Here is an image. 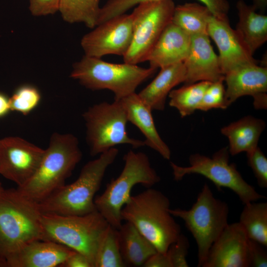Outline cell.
Wrapping results in <instances>:
<instances>
[{
  "label": "cell",
  "mask_w": 267,
  "mask_h": 267,
  "mask_svg": "<svg viewBox=\"0 0 267 267\" xmlns=\"http://www.w3.org/2000/svg\"><path fill=\"white\" fill-rule=\"evenodd\" d=\"M11 111L9 97L0 92V118L6 116Z\"/></svg>",
  "instance_id": "obj_39"
},
{
  "label": "cell",
  "mask_w": 267,
  "mask_h": 267,
  "mask_svg": "<svg viewBox=\"0 0 267 267\" xmlns=\"http://www.w3.org/2000/svg\"><path fill=\"white\" fill-rule=\"evenodd\" d=\"M1 145L0 175L21 187L36 172L44 149L15 136L2 138Z\"/></svg>",
  "instance_id": "obj_13"
},
{
  "label": "cell",
  "mask_w": 267,
  "mask_h": 267,
  "mask_svg": "<svg viewBox=\"0 0 267 267\" xmlns=\"http://www.w3.org/2000/svg\"><path fill=\"white\" fill-rule=\"evenodd\" d=\"M100 0H60L58 11L69 23H82L89 28L97 25Z\"/></svg>",
  "instance_id": "obj_27"
},
{
  "label": "cell",
  "mask_w": 267,
  "mask_h": 267,
  "mask_svg": "<svg viewBox=\"0 0 267 267\" xmlns=\"http://www.w3.org/2000/svg\"><path fill=\"white\" fill-rule=\"evenodd\" d=\"M82 116L86 128V141L92 156L120 144L130 145L134 148L145 146L144 140L129 136L127 113L119 100L94 104Z\"/></svg>",
  "instance_id": "obj_9"
},
{
  "label": "cell",
  "mask_w": 267,
  "mask_h": 267,
  "mask_svg": "<svg viewBox=\"0 0 267 267\" xmlns=\"http://www.w3.org/2000/svg\"><path fill=\"white\" fill-rule=\"evenodd\" d=\"M224 79L211 83L206 90L197 110L207 111L213 109H226L229 105L225 98Z\"/></svg>",
  "instance_id": "obj_31"
},
{
  "label": "cell",
  "mask_w": 267,
  "mask_h": 267,
  "mask_svg": "<svg viewBox=\"0 0 267 267\" xmlns=\"http://www.w3.org/2000/svg\"><path fill=\"white\" fill-rule=\"evenodd\" d=\"M229 155L226 146L211 157L199 153L190 155L188 166H180L171 162L174 179L179 181L186 175H200L211 180L219 190L222 188L232 190L244 205L266 198L244 180L234 163H229Z\"/></svg>",
  "instance_id": "obj_10"
},
{
  "label": "cell",
  "mask_w": 267,
  "mask_h": 267,
  "mask_svg": "<svg viewBox=\"0 0 267 267\" xmlns=\"http://www.w3.org/2000/svg\"><path fill=\"white\" fill-rule=\"evenodd\" d=\"M225 98L229 106L245 95L254 98L267 92V67L258 63L237 68L224 75Z\"/></svg>",
  "instance_id": "obj_19"
},
{
  "label": "cell",
  "mask_w": 267,
  "mask_h": 267,
  "mask_svg": "<svg viewBox=\"0 0 267 267\" xmlns=\"http://www.w3.org/2000/svg\"><path fill=\"white\" fill-rule=\"evenodd\" d=\"M156 70L126 62L109 63L85 55L73 65L70 77L88 89L109 90L114 93V100H119L135 92L137 88Z\"/></svg>",
  "instance_id": "obj_6"
},
{
  "label": "cell",
  "mask_w": 267,
  "mask_h": 267,
  "mask_svg": "<svg viewBox=\"0 0 267 267\" xmlns=\"http://www.w3.org/2000/svg\"><path fill=\"white\" fill-rule=\"evenodd\" d=\"M74 252L58 243L38 239L25 245L9 257L5 267H60Z\"/></svg>",
  "instance_id": "obj_17"
},
{
  "label": "cell",
  "mask_w": 267,
  "mask_h": 267,
  "mask_svg": "<svg viewBox=\"0 0 267 267\" xmlns=\"http://www.w3.org/2000/svg\"><path fill=\"white\" fill-rule=\"evenodd\" d=\"M82 158L79 140L75 135L54 133L36 172L17 189L39 203L65 184Z\"/></svg>",
  "instance_id": "obj_2"
},
{
  "label": "cell",
  "mask_w": 267,
  "mask_h": 267,
  "mask_svg": "<svg viewBox=\"0 0 267 267\" xmlns=\"http://www.w3.org/2000/svg\"><path fill=\"white\" fill-rule=\"evenodd\" d=\"M191 36L172 22L166 27L147 61L150 67L157 69L183 62L190 46Z\"/></svg>",
  "instance_id": "obj_18"
},
{
  "label": "cell",
  "mask_w": 267,
  "mask_h": 267,
  "mask_svg": "<svg viewBox=\"0 0 267 267\" xmlns=\"http://www.w3.org/2000/svg\"><path fill=\"white\" fill-rule=\"evenodd\" d=\"M169 211L174 217L183 220L185 226L195 240L197 266L202 267L212 244L228 224V204L216 198L205 183L191 208H170Z\"/></svg>",
  "instance_id": "obj_8"
},
{
  "label": "cell",
  "mask_w": 267,
  "mask_h": 267,
  "mask_svg": "<svg viewBox=\"0 0 267 267\" xmlns=\"http://www.w3.org/2000/svg\"><path fill=\"white\" fill-rule=\"evenodd\" d=\"M39 205L17 188L0 194V267L28 243L42 239Z\"/></svg>",
  "instance_id": "obj_3"
},
{
  "label": "cell",
  "mask_w": 267,
  "mask_h": 267,
  "mask_svg": "<svg viewBox=\"0 0 267 267\" xmlns=\"http://www.w3.org/2000/svg\"><path fill=\"white\" fill-rule=\"evenodd\" d=\"M170 201L161 191L147 189L134 196L122 208V221L133 224L155 247L165 253L181 233L179 224L170 213Z\"/></svg>",
  "instance_id": "obj_1"
},
{
  "label": "cell",
  "mask_w": 267,
  "mask_h": 267,
  "mask_svg": "<svg viewBox=\"0 0 267 267\" xmlns=\"http://www.w3.org/2000/svg\"><path fill=\"white\" fill-rule=\"evenodd\" d=\"M1 139H0V155H1Z\"/></svg>",
  "instance_id": "obj_43"
},
{
  "label": "cell",
  "mask_w": 267,
  "mask_h": 267,
  "mask_svg": "<svg viewBox=\"0 0 267 267\" xmlns=\"http://www.w3.org/2000/svg\"><path fill=\"white\" fill-rule=\"evenodd\" d=\"M188 55L183 63L185 70L184 84L201 81L213 83L224 79L218 55L207 35L191 37Z\"/></svg>",
  "instance_id": "obj_16"
},
{
  "label": "cell",
  "mask_w": 267,
  "mask_h": 267,
  "mask_svg": "<svg viewBox=\"0 0 267 267\" xmlns=\"http://www.w3.org/2000/svg\"><path fill=\"white\" fill-rule=\"evenodd\" d=\"M60 267H92V265L84 255L75 251L64 262Z\"/></svg>",
  "instance_id": "obj_37"
},
{
  "label": "cell",
  "mask_w": 267,
  "mask_h": 267,
  "mask_svg": "<svg viewBox=\"0 0 267 267\" xmlns=\"http://www.w3.org/2000/svg\"><path fill=\"white\" fill-rule=\"evenodd\" d=\"M265 127L263 120L249 115L223 127L221 132L228 140L229 154L234 156L242 152L248 153L258 147Z\"/></svg>",
  "instance_id": "obj_22"
},
{
  "label": "cell",
  "mask_w": 267,
  "mask_h": 267,
  "mask_svg": "<svg viewBox=\"0 0 267 267\" xmlns=\"http://www.w3.org/2000/svg\"><path fill=\"white\" fill-rule=\"evenodd\" d=\"M252 1L251 5L256 11L264 10L267 6V0H251Z\"/></svg>",
  "instance_id": "obj_41"
},
{
  "label": "cell",
  "mask_w": 267,
  "mask_h": 267,
  "mask_svg": "<svg viewBox=\"0 0 267 267\" xmlns=\"http://www.w3.org/2000/svg\"><path fill=\"white\" fill-rule=\"evenodd\" d=\"M142 267H171V265L165 252H157L147 260Z\"/></svg>",
  "instance_id": "obj_38"
},
{
  "label": "cell",
  "mask_w": 267,
  "mask_h": 267,
  "mask_svg": "<svg viewBox=\"0 0 267 267\" xmlns=\"http://www.w3.org/2000/svg\"><path fill=\"white\" fill-rule=\"evenodd\" d=\"M124 6L131 9L139 3L157 0H121ZM207 6L214 15H227L229 10V3L227 0H198Z\"/></svg>",
  "instance_id": "obj_35"
},
{
  "label": "cell",
  "mask_w": 267,
  "mask_h": 267,
  "mask_svg": "<svg viewBox=\"0 0 267 267\" xmlns=\"http://www.w3.org/2000/svg\"><path fill=\"white\" fill-rule=\"evenodd\" d=\"M117 229L110 224L100 241L96 254L94 267H123Z\"/></svg>",
  "instance_id": "obj_29"
},
{
  "label": "cell",
  "mask_w": 267,
  "mask_h": 267,
  "mask_svg": "<svg viewBox=\"0 0 267 267\" xmlns=\"http://www.w3.org/2000/svg\"><path fill=\"white\" fill-rule=\"evenodd\" d=\"M251 202L244 204L239 223L249 239L267 246V203Z\"/></svg>",
  "instance_id": "obj_26"
},
{
  "label": "cell",
  "mask_w": 267,
  "mask_h": 267,
  "mask_svg": "<svg viewBox=\"0 0 267 267\" xmlns=\"http://www.w3.org/2000/svg\"><path fill=\"white\" fill-rule=\"evenodd\" d=\"M133 37L131 14L112 17L97 25L82 38L81 45L85 55L97 58L114 54H126Z\"/></svg>",
  "instance_id": "obj_12"
},
{
  "label": "cell",
  "mask_w": 267,
  "mask_h": 267,
  "mask_svg": "<svg viewBox=\"0 0 267 267\" xmlns=\"http://www.w3.org/2000/svg\"><path fill=\"white\" fill-rule=\"evenodd\" d=\"M259 243L249 239L247 258L248 267H267V253Z\"/></svg>",
  "instance_id": "obj_34"
},
{
  "label": "cell",
  "mask_w": 267,
  "mask_h": 267,
  "mask_svg": "<svg viewBox=\"0 0 267 267\" xmlns=\"http://www.w3.org/2000/svg\"><path fill=\"white\" fill-rule=\"evenodd\" d=\"M208 35L218 49L223 75L239 67L258 63L239 34L231 27L227 15L213 14L209 21Z\"/></svg>",
  "instance_id": "obj_14"
},
{
  "label": "cell",
  "mask_w": 267,
  "mask_h": 267,
  "mask_svg": "<svg viewBox=\"0 0 267 267\" xmlns=\"http://www.w3.org/2000/svg\"><path fill=\"white\" fill-rule=\"evenodd\" d=\"M120 253L126 265L143 266L157 251L131 222H126L117 229Z\"/></svg>",
  "instance_id": "obj_24"
},
{
  "label": "cell",
  "mask_w": 267,
  "mask_h": 267,
  "mask_svg": "<svg viewBox=\"0 0 267 267\" xmlns=\"http://www.w3.org/2000/svg\"><path fill=\"white\" fill-rule=\"evenodd\" d=\"M253 104L257 109H266L267 107V94L263 93L253 98Z\"/></svg>",
  "instance_id": "obj_40"
},
{
  "label": "cell",
  "mask_w": 267,
  "mask_h": 267,
  "mask_svg": "<svg viewBox=\"0 0 267 267\" xmlns=\"http://www.w3.org/2000/svg\"><path fill=\"white\" fill-rule=\"evenodd\" d=\"M189 248L187 238L181 233L178 239L172 243L165 252L171 267H188L187 261Z\"/></svg>",
  "instance_id": "obj_33"
},
{
  "label": "cell",
  "mask_w": 267,
  "mask_h": 267,
  "mask_svg": "<svg viewBox=\"0 0 267 267\" xmlns=\"http://www.w3.org/2000/svg\"><path fill=\"white\" fill-rule=\"evenodd\" d=\"M211 82L201 81L184 84L172 89L169 94V105L176 108L182 118L193 114L197 110L203 96Z\"/></svg>",
  "instance_id": "obj_28"
},
{
  "label": "cell",
  "mask_w": 267,
  "mask_h": 267,
  "mask_svg": "<svg viewBox=\"0 0 267 267\" xmlns=\"http://www.w3.org/2000/svg\"><path fill=\"white\" fill-rule=\"evenodd\" d=\"M41 97L40 91L35 86H20L9 97L11 110L27 115L39 105Z\"/></svg>",
  "instance_id": "obj_30"
},
{
  "label": "cell",
  "mask_w": 267,
  "mask_h": 267,
  "mask_svg": "<svg viewBox=\"0 0 267 267\" xmlns=\"http://www.w3.org/2000/svg\"><path fill=\"white\" fill-rule=\"evenodd\" d=\"M118 154V149L113 147L87 162L74 182L64 184L39 203L41 213L84 215L96 210L95 195L100 188L107 169Z\"/></svg>",
  "instance_id": "obj_4"
},
{
  "label": "cell",
  "mask_w": 267,
  "mask_h": 267,
  "mask_svg": "<svg viewBox=\"0 0 267 267\" xmlns=\"http://www.w3.org/2000/svg\"><path fill=\"white\" fill-rule=\"evenodd\" d=\"M123 105L128 122L135 125L144 135L145 146L157 152L164 159L170 160L171 152L159 135L151 114L152 110L136 92L119 100Z\"/></svg>",
  "instance_id": "obj_20"
},
{
  "label": "cell",
  "mask_w": 267,
  "mask_h": 267,
  "mask_svg": "<svg viewBox=\"0 0 267 267\" xmlns=\"http://www.w3.org/2000/svg\"><path fill=\"white\" fill-rule=\"evenodd\" d=\"M4 189V188L3 187L2 184L0 181V194L2 191V190Z\"/></svg>",
  "instance_id": "obj_42"
},
{
  "label": "cell",
  "mask_w": 267,
  "mask_h": 267,
  "mask_svg": "<svg viewBox=\"0 0 267 267\" xmlns=\"http://www.w3.org/2000/svg\"><path fill=\"white\" fill-rule=\"evenodd\" d=\"M29 10L36 16L53 14L58 11L60 0H29Z\"/></svg>",
  "instance_id": "obj_36"
},
{
  "label": "cell",
  "mask_w": 267,
  "mask_h": 267,
  "mask_svg": "<svg viewBox=\"0 0 267 267\" xmlns=\"http://www.w3.org/2000/svg\"><path fill=\"white\" fill-rule=\"evenodd\" d=\"M213 14L203 4L186 2L175 6L172 22L191 37L208 35L209 21Z\"/></svg>",
  "instance_id": "obj_25"
},
{
  "label": "cell",
  "mask_w": 267,
  "mask_h": 267,
  "mask_svg": "<svg viewBox=\"0 0 267 267\" xmlns=\"http://www.w3.org/2000/svg\"><path fill=\"white\" fill-rule=\"evenodd\" d=\"M124 161L120 174L112 179L103 193L96 196L94 200L96 210L117 229L122 224L121 212L132 196L133 187L140 184L150 188L161 180L145 153L131 150L124 155Z\"/></svg>",
  "instance_id": "obj_5"
},
{
  "label": "cell",
  "mask_w": 267,
  "mask_h": 267,
  "mask_svg": "<svg viewBox=\"0 0 267 267\" xmlns=\"http://www.w3.org/2000/svg\"><path fill=\"white\" fill-rule=\"evenodd\" d=\"M248 240L239 222L228 224L212 244L202 267H248Z\"/></svg>",
  "instance_id": "obj_15"
},
{
  "label": "cell",
  "mask_w": 267,
  "mask_h": 267,
  "mask_svg": "<svg viewBox=\"0 0 267 267\" xmlns=\"http://www.w3.org/2000/svg\"><path fill=\"white\" fill-rule=\"evenodd\" d=\"M185 79L183 62L165 66L160 68L156 77L137 94L152 111H162L170 91L178 84L184 83Z\"/></svg>",
  "instance_id": "obj_21"
},
{
  "label": "cell",
  "mask_w": 267,
  "mask_h": 267,
  "mask_svg": "<svg viewBox=\"0 0 267 267\" xmlns=\"http://www.w3.org/2000/svg\"><path fill=\"white\" fill-rule=\"evenodd\" d=\"M175 6L173 0L146 1L136 5L131 14L133 37L123 56L124 62L137 65L147 61L162 32L172 22Z\"/></svg>",
  "instance_id": "obj_11"
},
{
  "label": "cell",
  "mask_w": 267,
  "mask_h": 267,
  "mask_svg": "<svg viewBox=\"0 0 267 267\" xmlns=\"http://www.w3.org/2000/svg\"><path fill=\"white\" fill-rule=\"evenodd\" d=\"M247 162L257 179L259 186L267 187V158L258 146L247 153Z\"/></svg>",
  "instance_id": "obj_32"
},
{
  "label": "cell",
  "mask_w": 267,
  "mask_h": 267,
  "mask_svg": "<svg viewBox=\"0 0 267 267\" xmlns=\"http://www.w3.org/2000/svg\"><path fill=\"white\" fill-rule=\"evenodd\" d=\"M41 223L43 240L83 254L94 267L99 243L109 225L99 212L72 216L42 214Z\"/></svg>",
  "instance_id": "obj_7"
},
{
  "label": "cell",
  "mask_w": 267,
  "mask_h": 267,
  "mask_svg": "<svg viewBox=\"0 0 267 267\" xmlns=\"http://www.w3.org/2000/svg\"><path fill=\"white\" fill-rule=\"evenodd\" d=\"M236 8L238 20L235 29L254 55L267 41V16L243 0L237 1Z\"/></svg>",
  "instance_id": "obj_23"
}]
</instances>
